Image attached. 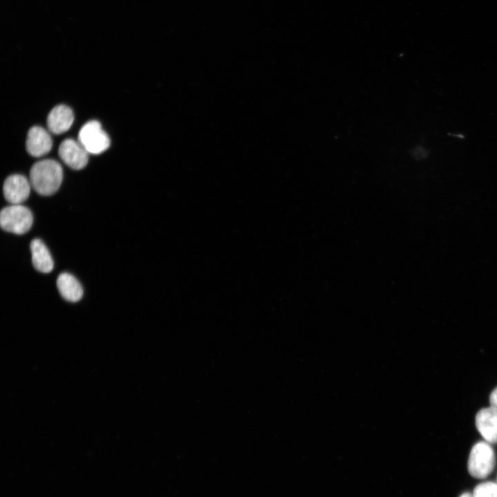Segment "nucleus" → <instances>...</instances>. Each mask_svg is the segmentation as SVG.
Segmentation results:
<instances>
[{"label":"nucleus","mask_w":497,"mask_h":497,"mask_svg":"<svg viewBox=\"0 0 497 497\" xmlns=\"http://www.w3.org/2000/svg\"><path fill=\"white\" fill-rule=\"evenodd\" d=\"M30 251L35 269L44 273H50L53 269L54 262L45 244L39 239H34L30 243Z\"/></svg>","instance_id":"nucleus-10"},{"label":"nucleus","mask_w":497,"mask_h":497,"mask_svg":"<svg viewBox=\"0 0 497 497\" xmlns=\"http://www.w3.org/2000/svg\"><path fill=\"white\" fill-rule=\"evenodd\" d=\"M496 482H497V479H496Z\"/></svg>","instance_id":"nucleus-15"},{"label":"nucleus","mask_w":497,"mask_h":497,"mask_svg":"<svg viewBox=\"0 0 497 497\" xmlns=\"http://www.w3.org/2000/svg\"><path fill=\"white\" fill-rule=\"evenodd\" d=\"M57 286L60 295L67 301L76 302L83 295L81 284L70 273H61L57 277Z\"/></svg>","instance_id":"nucleus-11"},{"label":"nucleus","mask_w":497,"mask_h":497,"mask_svg":"<svg viewBox=\"0 0 497 497\" xmlns=\"http://www.w3.org/2000/svg\"><path fill=\"white\" fill-rule=\"evenodd\" d=\"M490 406L497 409V387H496L489 396Z\"/></svg>","instance_id":"nucleus-13"},{"label":"nucleus","mask_w":497,"mask_h":497,"mask_svg":"<svg viewBox=\"0 0 497 497\" xmlns=\"http://www.w3.org/2000/svg\"><path fill=\"white\" fill-rule=\"evenodd\" d=\"M30 188V180L25 176L12 175L8 177L3 183V195L11 204H21L28 199Z\"/></svg>","instance_id":"nucleus-6"},{"label":"nucleus","mask_w":497,"mask_h":497,"mask_svg":"<svg viewBox=\"0 0 497 497\" xmlns=\"http://www.w3.org/2000/svg\"><path fill=\"white\" fill-rule=\"evenodd\" d=\"M74 121L72 109L66 105H58L54 107L47 117L48 130L54 134H61L66 132Z\"/></svg>","instance_id":"nucleus-9"},{"label":"nucleus","mask_w":497,"mask_h":497,"mask_svg":"<svg viewBox=\"0 0 497 497\" xmlns=\"http://www.w3.org/2000/svg\"><path fill=\"white\" fill-rule=\"evenodd\" d=\"M489 442L480 441L472 447L467 463L470 475L483 479L488 476L495 466V454Z\"/></svg>","instance_id":"nucleus-2"},{"label":"nucleus","mask_w":497,"mask_h":497,"mask_svg":"<svg viewBox=\"0 0 497 497\" xmlns=\"http://www.w3.org/2000/svg\"><path fill=\"white\" fill-rule=\"evenodd\" d=\"M33 222L32 212L21 204H12L3 208L0 213V224L6 231L18 235L28 232Z\"/></svg>","instance_id":"nucleus-3"},{"label":"nucleus","mask_w":497,"mask_h":497,"mask_svg":"<svg viewBox=\"0 0 497 497\" xmlns=\"http://www.w3.org/2000/svg\"><path fill=\"white\" fill-rule=\"evenodd\" d=\"M58 153L61 160L74 170L82 169L88 161V153L79 142L72 139H66L60 144Z\"/></svg>","instance_id":"nucleus-5"},{"label":"nucleus","mask_w":497,"mask_h":497,"mask_svg":"<svg viewBox=\"0 0 497 497\" xmlns=\"http://www.w3.org/2000/svg\"><path fill=\"white\" fill-rule=\"evenodd\" d=\"M63 179V169L59 162L53 159H43L32 165L30 171L31 186L44 196L55 193Z\"/></svg>","instance_id":"nucleus-1"},{"label":"nucleus","mask_w":497,"mask_h":497,"mask_svg":"<svg viewBox=\"0 0 497 497\" xmlns=\"http://www.w3.org/2000/svg\"><path fill=\"white\" fill-rule=\"evenodd\" d=\"M460 497H475V496H474L473 494L466 492V493L462 494L461 496H460Z\"/></svg>","instance_id":"nucleus-14"},{"label":"nucleus","mask_w":497,"mask_h":497,"mask_svg":"<svg viewBox=\"0 0 497 497\" xmlns=\"http://www.w3.org/2000/svg\"><path fill=\"white\" fill-rule=\"evenodd\" d=\"M27 152L33 157H39L48 153L52 146L49 133L41 126L32 127L26 139Z\"/></svg>","instance_id":"nucleus-8"},{"label":"nucleus","mask_w":497,"mask_h":497,"mask_svg":"<svg viewBox=\"0 0 497 497\" xmlns=\"http://www.w3.org/2000/svg\"><path fill=\"white\" fill-rule=\"evenodd\" d=\"M78 142L88 153L92 154L104 152L110 144L108 134L96 120L88 121L81 128L78 134Z\"/></svg>","instance_id":"nucleus-4"},{"label":"nucleus","mask_w":497,"mask_h":497,"mask_svg":"<svg viewBox=\"0 0 497 497\" xmlns=\"http://www.w3.org/2000/svg\"><path fill=\"white\" fill-rule=\"evenodd\" d=\"M476 427L485 440L497 443V409L490 406L480 409L476 415Z\"/></svg>","instance_id":"nucleus-7"},{"label":"nucleus","mask_w":497,"mask_h":497,"mask_svg":"<svg viewBox=\"0 0 497 497\" xmlns=\"http://www.w3.org/2000/svg\"><path fill=\"white\" fill-rule=\"evenodd\" d=\"M473 494L475 497H497V482H484L476 486Z\"/></svg>","instance_id":"nucleus-12"}]
</instances>
